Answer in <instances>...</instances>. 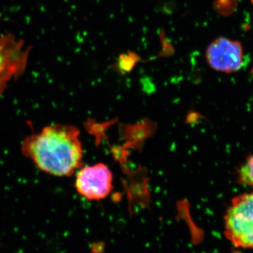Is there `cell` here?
Returning a JSON list of instances; mask_svg holds the SVG:
<instances>
[{
	"instance_id": "4",
	"label": "cell",
	"mask_w": 253,
	"mask_h": 253,
	"mask_svg": "<svg viewBox=\"0 0 253 253\" xmlns=\"http://www.w3.org/2000/svg\"><path fill=\"white\" fill-rule=\"evenodd\" d=\"M113 175L104 163L86 166L78 171L76 189L78 194L89 201L106 199L112 191Z\"/></svg>"
},
{
	"instance_id": "5",
	"label": "cell",
	"mask_w": 253,
	"mask_h": 253,
	"mask_svg": "<svg viewBox=\"0 0 253 253\" xmlns=\"http://www.w3.org/2000/svg\"><path fill=\"white\" fill-rule=\"evenodd\" d=\"M21 46L11 36L0 39V95L11 77L20 74L25 68L28 50L21 52V48L11 56Z\"/></svg>"
},
{
	"instance_id": "7",
	"label": "cell",
	"mask_w": 253,
	"mask_h": 253,
	"mask_svg": "<svg viewBox=\"0 0 253 253\" xmlns=\"http://www.w3.org/2000/svg\"><path fill=\"white\" fill-rule=\"evenodd\" d=\"M138 56L133 53L129 52L126 54H123L120 56L117 63L118 69L121 72L130 71L133 67L135 66L137 61Z\"/></svg>"
},
{
	"instance_id": "2",
	"label": "cell",
	"mask_w": 253,
	"mask_h": 253,
	"mask_svg": "<svg viewBox=\"0 0 253 253\" xmlns=\"http://www.w3.org/2000/svg\"><path fill=\"white\" fill-rule=\"evenodd\" d=\"M224 235L235 247L253 250V192L232 199L224 216Z\"/></svg>"
},
{
	"instance_id": "6",
	"label": "cell",
	"mask_w": 253,
	"mask_h": 253,
	"mask_svg": "<svg viewBox=\"0 0 253 253\" xmlns=\"http://www.w3.org/2000/svg\"><path fill=\"white\" fill-rule=\"evenodd\" d=\"M239 180L241 184L253 186V155L240 168Z\"/></svg>"
},
{
	"instance_id": "3",
	"label": "cell",
	"mask_w": 253,
	"mask_h": 253,
	"mask_svg": "<svg viewBox=\"0 0 253 253\" xmlns=\"http://www.w3.org/2000/svg\"><path fill=\"white\" fill-rule=\"evenodd\" d=\"M206 59L208 66L217 72H238L245 64L244 47L239 41L219 37L208 46Z\"/></svg>"
},
{
	"instance_id": "8",
	"label": "cell",
	"mask_w": 253,
	"mask_h": 253,
	"mask_svg": "<svg viewBox=\"0 0 253 253\" xmlns=\"http://www.w3.org/2000/svg\"><path fill=\"white\" fill-rule=\"evenodd\" d=\"M251 2H252V4H253V0H251Z\"/></svg>"
},
{
	"instance_id": "1",
	"label": "cell",
	"mask_w": 253,
	"mask_h": 253,
	"mask_svg": "<svg viewBox=\"0 0 253 253\" xmlns=\"http://www.w3.org/2000/svg\"><path fill=\"white\" fill-rule=\"evenodd\" d=\"M21 151L38 169L50 175L71 176L83 166L80 130L71 125H51L28 136Z\"/></svg>"
}]
</instances>
